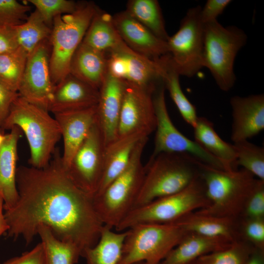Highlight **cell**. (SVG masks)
I'll use <instances>...</instances> for the list:
<instances>
[{
    "label": "cell",
    "instance_id": "obj_31",
    "mask_svg": "<svg viewBox=\"0 0 264 264\" xmlns=\"http://www.w3.org/2000/svg\"><path fill=\"white\" fill-rule=\"evenodd\" d=\"M132 18L160 39L167 42L169 36L158 1L130 0L125 10Z\"/></svg>",
    "mask_w": 264,
    "mask_h": 264
},
{
    "label": "cell",
    "instance_id": "obj_4",
    "mask_svg": "<svg viewBox=\"0 0 264 264\" xmlns=\"http://www.w3.org/2000/svg\"><path fill=\"white\" fill-rule=\"evenodd\" d=\"M148 140V137H145L138 142L126 169L92 198L98 217L104 225L111 229L133 208L145 176L141 158Z\"/></svg>",
    "mask_w": 264,
    "mask_h": 264
},
{
    "label": "cell",
    "instance_id": "obj_25",
    "mask_svg": "<svg viewBox=\"0 0 264 264\" xmlns=\"http://www.w3.org/2000/svg\"><path fill=\"white\" fill-rule=\"evenodd\" d=\"M193 129L194 140L218 160L225 170L237 169L236 154L233 144L226 142L220 136L211 121L206 117L198 116Z\"/></svg>",
    "mask_w": 264,
    "mask_h": 264
},
{
    "label": "cell",
    "instance_id": "obj_23",
    "mask_svg": "<svg viewBox=\"0 0 264 264\" xmlns=\"http://www.w3.org/2000/svg\"><path fill=\"white\" fill-rule=\"evenodd\" d=\"M145 137L148 136L142 133L129 134L117 138L106 147L102 176L94 196L126 169L136 145Z\"/></svg>",
    "mask_w": 264,
    "mask_h": 264
},
{
    "label": "cell",
    "instance_id": "obj_2",
    "mask_svg": "<svg viewBox=\"0 0 264 264\" xmlns=\"http://www.w3.org/2000/svg\"><path fill=\"white\" fill-rule=\"evenodd\" d=\"M198 167L210 203L196 212L234 219L242 214L247 199L261 180L242 168L227 171L201 162Z\"/></svg>",
    "mask_w": 264,
    "mask_h": 264
},
{
    "label": "cell",
    "instance_id": "obj_38",
    "mask_svg": "<svg viewBox=\"0 0 264 264\" xmlns=\"http://www.w3.org/2000/svg\"><path fill=\"white\" fill-rule=\"evenodd\" d=\"M242 213L247 219H264V181H259L247 199Z\"/></svg>",
    "mask_w": 264,
    "mask_h": 264
},
{
    "label": "cell",
    "instance_id": "obj_33",
    "mask_svg": "<svg viewBox=\"0 0 264 264\" xmlns=\"http://www.w3.org/2000/svg\"><path fill=\"white\" fill-rule=\"evenodd\" d=\"M28 55L20 47L0 54V81L17 92L26 65Z\"/></svg>",
    "mask_w": 264,
    "mask_h": 264
},
{
    "label": "cell",
    "instance_id": "obj_40",
    "mask_svg": "<svg viewBox=\"0 0 264 264\" xmlns=\"http://www.w3.org/2000/svg\"><path fill=\"white\" fill-rule=\"evenodd\" d=\"M232 2L230 0H208L200 12V19L203 24L217 20L227 6Z\"/></svg>",
    "mask_w": 264,
    "mask_h": 264
},
{
    "label": "cell",
    "instance_id": "obj_35",
    "mask_svg": "<svg viewBox=\"0 0 264 264\" xmlns=\"http://www.w3.org/2000/svg\"><path fill=\"white\" fill-rule=\"evenodd\" d=\"M254 248L237 240L225 248L200 257L192 264H244Z\"/></svg>",
    "mask_w": 264,
    "mask_h": 264
},
{
    "label": "cell",
    "instance_id": "obj_16",
    "mask_svg": "<svg viewBox=\"0 0 264 264\" xmlns=\"http://www.w3.org/2000/svg\"><path fill=\"white\" fill-rule=\"evenodd\" d=\"M233 143L248 140L264 129V95L234 96L230 100Z\"/></svg>",
    "mask_w": 264,
    "mask_h": 264
},
{
    "label": "cell",
    "instance_id": "obj_37",
    "mask_svg": "<svg viewBox=\"0 0 264 264\" xmlns=\"http://www.w3.org/2000/svg\"><path fill=\"white\" fill-rule=\"evenodd\" d=\"M31 9L16 0H0V25L15 26L25 21Z\"/></svg>",
    "mask_w": 264,
    "mask_h": 264
},
{
    "label": "cell",
    "instance_id": "obj_45",
    "mask_svg": "<svg viewBox=\"0 0 264 264\" xmlns=\"http://www.w3.org/2000/svg\"><path fill=\"white\" fill-rule=\"evenodd\" d=\"M4 202L0 197V237L5 232H7L9 226L4 216Z\"/></svg>",
    "mask_w": 264,
    "mask_h": 264
},
{
    "label": "cell",
    "instance_id": "obj_32",
    "mask_svg": "<svg viewBox=\"0 0 264 264\" xmlns=\"http://www.w3.org/2000/svg\"><path fill=\"white\" fill-rule=\"evenodd\" d=\"M19 47L28 55L42 42L50 38L52 28L35 9L25 21L14 26Z\"/></svg>",
    "mask_w": 264,
    "mask_h": 264
},
{
    "label": "cell",
    "instance_id": "obj_42",
    "mask_svg": "<svg viewBox=\"0 0 264 264\" xmlns=\"http://www.w3.org/2000/svg\"><path fill=\"white\" fill-rule=\"evenodd\" d=\"M19 95L17 92L10 89L0 81V129L9 113L12 104Z\"/></svg>",
    "mask_w": 264,
    "mask_h": 264
},
{
    "label": "cell",
    "instance_id": "obj_1",
    "mask_svg": "<svg viewBox=\"0 0 264 264\" xmlns=\"http://www.w3.org/2000/svg\"><path fill=\"white\" fill-rule=\"evenodd\" d=\"M16 184L17 201L4 210L9 237H22L29 244L45 225L58 239L76 245L82 254L97 243L104 224L92 197L69 176L58 149L44 168H17Z\"/></svg>",
    "mask_w": 264,
    "mask_h": 264
},
{
    "label": "cell",
    "instance_id": "obj_7",
    "mask_svg": "<svg viewBox=\"0 0 264 264\" xmlns=\"http://www.w3.org/2000/svg\"><path fill=\"white\" fill-rule=\"evenodd\" d=\"M98 9L93 2H84L79 3L74 12L58 16L53 20L49 67L54 85L69 74L71 59Z\"/></svg>",
    "mask_w": 264,
    "mask_h": 264
},
{
    "label": "cell",
    "instance_id": "obj_14",
    "mask_svg": "<svg viewBox=\"0 0 264 264\" xmlns=\"http://www.w3.org/2000/svg\"><path fill=\"white\" fill-rule=\"evenodd\" d=\"M50 53L46 40L28 55L18 91L20 97L47 110L54 86L49 67Z\"/></svg>",
    "mask_w": 264,
    "mask_h": 264
},
{
    "label": "cell",
    "instance_id": "obj_24",
    "mask_svg": "<svg viewBox=\"0 0 264 264\" xmlns=\"http://www.w3.org/2000/svg\"><path fill=\"white\" fill-rule=\"evenodd\" d=\"M232 242L188 233L158 264H192L200 257L225 248Z\"/></svg>",
    "mask_w": 264,
    "mask_h": 264
},
{
    "label": "cell",
    "instance_id": "obj_28",
    "mask_svg": "<svg viewBox=\"0 0 264 264\" xmlns=\"http://www.w3.org/2000/svg\"><path fill=\"white\" fill-rule=\"evenodd\" d=\"M126 235V231L116 233L104 225L97 243L86 249L81 256L87 264H119Z\"/></svg>",
    "mask_w": 264,
    "mask_h": 264
},
{
    "label": "cell",
    "instance_id": "obj_27",
    "mask_svg": "<svg viewBox=\"0 0 264 264\" xmlns=\"http://www.w3.org/2000/svg\"><path fill=\"white\" fill-rule=\"evenodd\" d=\"M156 61L165 89L168 90L184 120L194 128L198 117L196 108L183 92L179 82L180 74L173 64L169 54H167Z\"/></svg>",
    "mask_w": 264,
    "mask_h": 264
},
{
    "label": "cell",
    "instance_id": "obj_36",
    "mask_svg": "<svg viewBox=\"0 0 264 264\" xmlns=\"http://www.w3.org/2000/svg\"><path fill=\"white\" fill-rule=\"evenodd\" d=\"M35 7L45 22L51 27L54 18L74 12L79 3L71 0H27Z\"/></svg>",
    "mask_w": 264,
    "mask_h": 264
},
{
    "label": "cell",
    "instance_id": "obj_20",
    "mask_svg": "<svg viewBox=\"0 0 264 264\" xmlns=\"http://www.w3.org/2000/svg\"><path fill=\"white\" fill-rule=\"evenodd\" d=\"M110 51L118 54L124 62L125 70L124 81L150 90H154L161 82L157 61L134 51L122 40Z\"/></svg>",
    "mask_w": 264,
    "mask_h": 264
},
{
    "label": "cell",
    "instance_id": "obj_6",
    "mask_svg": "<svg viewBox=\"0 0 264 264\" xmlns=\"http://www.w3.org/2000/svg\"><path fill=\"white\" fill-rule=\"evenodd\" d=\"M209 203L198 174L182 191L133 209L115 229L124 231L139 224L174 223L191 212L206 208Z\"/></svg>",
    "mask_w": 264,
    "mask_h": 264
},
{
    "label": "cell",
    "instance_id": "obj_9",
    "mask_svg": "<svg viewBox=\"0 0 264 264\" xmlns=\"http://www.w3.org/2000/svg\"><path fill=\"white\" fill-rule=\"evenodd\" d=\"M126 231L119 264H158L189 233L174 223L139 224Z\"/></svg>",
    "mask_w": 264,
    "mask_h": 264
},
{
    "label": "cell",
    "instance_id": "obj_17",
    "mask_svg": "<svg viewBox=\"0 0 264 264\" xmlns=\"http://www.w3.org/2000/svg\"><path fill=\"white\" fill-rule=\"evenodd\" d=\"M125 82L109 72L99 89L97 120L106 147L117 138V130Z\"/></svg>",
    "mask_w": 264,
    "mask_h": 264
},
{
    "label": "cell",
    "instance_id": "obj_5",
    "mask_svg": "<svg viewBox=\"0 0 264 264\" xmlns=\"http://www.w3.org/2000/svg\"><path fill=\"white\" fill-rule=\"evenodd\" d=\"M199 162L186 154L170 153H161L149 160L133 209L186 188L198 175Z\"/></svg>",
    "mask_w": 264,
    "mask_h": 264
},
{
    "label": "cell",
    "instance_id": "obj_29",
    "mask_svg": "<svg viewBox=\"0 0 264 264\" xmlns=\"http://www.w3.org/2000/svg\"><path fill=\"white\" fill-rule=\"evenodd\" d=\"M121 40L114 26L112 16L98 8L82 42L96 50L107 53Z\"/></svg>",
    "mask_w": 264,
    "mask_h": 264
},
{
    "label": "cell",
    "instance_id": "obj_47",
    "mask_svg": "<svg viewBox=\"0 0 264 264\" xmlns=\"http://www.w3.org/2000/svg\"><path fill=\"white\" fill-rule=\"evenodd\" d=\"M145 264V263L143 262H138V263H136L135 264Z\"/></svg>",
    "mask_w": 264,
    "mask_h": 264
},
{
    "label": "cell",
    "instance_id": "obj_44",
    "mask_svg": "<svg viewBox=\"0 0 264 264\" xmlns=\"http://www.w3.org/2000/svg\"><path fill=\"white\" fill-rule=\"evenodd\" d=\"M244 264H264V250L254 248Z\"/></svg>",
    "mask_w": 264,
    "mask_h": 264
},
{
    "label": "cell",
    "instance_id": "obj_43",
    "mask_svg": "<svg viewBox=\"0 0 264 264\" xmlns=\"http://www.w3.org/2000/svg\"><path fill=\"white\" fill-rule=\"evenodd\" d=\"M18 47L14 26L0 25V54L13 51Z\"/></svg>",
    "mask_w": 264,
    "mask_h": 264
},
{
    "label": "cell",
    "instance_id": "obj_39",
    "mask_svg": "<svg viewBox=\"0 0 264 264\" xmlns=\"http://www.w3.org/2000/svg\"><path fill=\"white\" fill-rule=\"evenodd\" d=\"M243 229L245 238L254 247L264 250V219H246Z\"/></svg>",
    "mask_w": 264,
    "mask_h": 264
},
{
    "label": "cell",
    "instance_id": "obj_41",
    "mask_svg": "<svg viewBox=\"0 0 264 264\" xmlns=\"http://www.w3.org/2000/svg\"><path fill=\"white\" fill-rule=\"evenodd\" d=\"M0 264H45L43 245L40 242L30 250Z\"/></svg>",
    "mask_w": 264,
    "mask_h": 264
},
{
    "label": "cell",
    "instance_id": "obj_8",
    "mask_svg": "<svg viewBox=\"0 0 264 264\" xmlns=\"http://www.w3.org/2000/svg\"><path fill=\"white\" fill-rule=\"evenodd\" d=\"M203 24V67L209 69L220 89L228 91L235 83L234 62L247 35L239 27H225L217 20Z\"/></svg>",
    "mask_w": 264,
    "mask_h": 264
},
{
    "label": "cell",
    "instance_id": "obj_15",
    "mask_svg": "<svg viewBox=\"0 0 264 264\" xmlns=\"http://www.w3.org/2000/svg\"><path fill=\"white\" fill-rule=\"evenodd\" d=\"M112 20L121 40L134 51L153 60L168 54L167 42L155 36L126 10L115 14Z\"/></svg>",
    "mask_w": 264,
    "mask_h": 264
},
{
    "label": "cell",
    "instance_id": "obj_11",
    "mask_svg": "<svg viewBox=\"0 0 264 264\" xmlns=\"http://www.w3.org/2000/svg\"><path fill=\"white\" fill-rule=\"evenodd\" d=\"M201 6L189 9L181 20L177 31L167 41L168 54L180 74L194 76L203 67L204 24Z\"/></svg>",
    "mask_w": 264,
    "mask_h": 264
},
{
    "label": "cell",
    "instance_id": "obj_13",
    "mask_svg": "<svg viewBox=\"0 0 264 264\" xmlns=\"http://www.w3.org/2000/svg\"><path fill=\"white\" fill-rule=\"evenodd\" d=\"M154 90L125 82L117 138L134 133L149 136L155 131L156 116L153 100Z\"/></svg>",
    "mask_w": 264,
    "mask_h": 264
},
{
    "label": "cell",
    "instance_id": "obj_21",
    "mask_svg": "<svg viewBox=\"0 0 264 264\" xmlns=\"http://www.w3.org/2000/svg\"><path fill=\"white\" fill-rule=\"evenodd\" d=\"M10 131L0 148V197L3 200L4 210L13 206L18 198L17 163L18 144L22 132L16 126Z\"/></svg>",
    "mask_w": 264,
    "mask_h": 264
},
{
    "label": "cell",
    "instance_id": "obj_22",
    "mask_svg": "<svg viewBox=\"0 0 264 264\" xmlns=\"http://www.w3.org/2000/svg\"><path fill=\"white\" fill-rule=\"evenodd\" d=\"M108 73L106 53L82 42L71 59L69 74L99 90Z\"/></svg>",
    "mask_w": 264,
    "mask_h": 264
},
{
    "label": "cell",
    "instance_id": "obj_26",
    "mask_svg": "<svg viewBox=\"0 0 264 264\" xmlns=\"http://www.w3.org/2000/svg\"><path fill=\"white\" fill-rule=\"evenodd\" d=\"M235 219L191 212L174 222L189 233L207 237L237 241Z\"/></svg>",
    "mask_w": 264,
    "mask_h": 264
},
{
    "label": "cell",
    "instance_id": "obj_18",
    "mask_svg": "<svg viewBox=\"0 0 264 264\" xmlns=\"http://www.w3.org/2000/svg\"><path fill=\"white\" fill-rule=\"evenodd\" d=\"M96 106L54 114L63 140L62 160L66 169L97 120Z\"/></svg>",
    "mask_w": 264,
    "mask_h": 264
},
{
    "label": "cell",
    "instance_id": "obj_19",
    "mask_svg": "<svg viewBox=\"0 0 264 264\" xmlns=\"http://www.w3.org/2000/svg\"><path fill=\"white\" fill-rule=\"evenodd\" d=\"M99 90L69 74L54 85L48 111L54 114L96 106Z\"/></svg>",
    "mask_w": 264,
    "mask_h": 264
},
{
    "label": "cell",
    "instance_id": "obj_30",
    "mask_svg": "<svg viewBox=\"0 0 264 264\" xmlns=\"http://www.w3.org/2000/svg\"><path fill=\"white\" fill-rule=\"evenodd\" d=\"M37 235L41 238L45 264H76L82 251L75 244L58 239L45 225H41Z\"/></svg>",
    "mask_w": 264,
    "mask_h": 264
},
{
    "label": "cell",
    "instance_id": "obj_12",
    "mask_svg": "<svg viewBox=\"0 0 264 264\" xmlns=\"http://www.w3.org/2000/svg\"><path fill=\"white\" fill-rule=\"evenodd\" d=\"M105 149L103 134L96 120L66 169L73 182L92 198L102 178Z\"/></svg>",
    "mask_w": 264,
    "mask_h": 264
},
{
    "label": "cell",
    "instance_id": "obj_46",
    "mask_svg": "<svg viewBox=\"0 0 264 264\" xmlns=\"http://www.w3.org/2000/svg\"><path fill=\"white\" fill-rule=\"evenodd\" d=\"M6 134H4L2 132H0V148L5 138Z\"/></svg>",
    "mask_w": 264,
    "mask_h": 264
},
{
    "label": "cell",
    "instance_id": "obj_3",
    "mask_svg": "<svg viewBox=\"0 0 264 264\" xmlns=\"http://www.w3.org/2000/svg\"><path fill=\"white\" fill-rule=\"evenodd\" d=\"M48 112L19 95L0 129L10 130L16 126L24 133L30 150L28 162L36 168L49 163L61 138L59 126Z\"/></svg>",
    "mask_w": 264,
    "mask_h": 264
},
{
    "label": "cell",
    "instance_id": "obj_34",
    "mask_svg": "<svg viewBox=\"0 0 264 264\" xmlns=\"http://www.w3.org/2000/svg\"><path fill=\"white\" fill-rule=\"evenodd\" d=\"M236 154L237 167L240 166L258 179L264 181V148L248 141L233 143Z\"/></svg>",
    "mask_w": 264,
    "mask_h": 264
},
{
    "label": "cell",
    "instance_id": "obj_10",
    "mask_svg": "<svg viewBox=\"0 0 264 264\" xmlns=\"http://www.w3.org/2000/svg\"><path fill=\"white\" fill-rule=\"evenodd\" d=\"M165 88L162 81L153 94L156 116L154 148L149 160L161 153L180 154L192 156L198 161L224 170L222 164L195 140L183 134L173 123L166 106Z\"/></svg>",
    "mask_w": 264,
    "mask_h": 264
}]
</instances>
